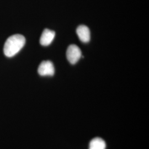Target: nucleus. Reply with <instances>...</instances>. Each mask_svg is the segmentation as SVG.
<instances>
[{"instance_id": "nucleus-1", "label": "nucleus", "mask_w": 149, "mask_h": 149, "mask_svg": "<svg viewBox=\"0 0 149 149\" xmlns=\"http://www.w3.org/2000/svg\"><path fill=\"white\" fill-rule=\"evenodd\" d=\"M26 43V39L21 34H15L8 38L4 45L3 52L6 56L11 58L18 53Z\"/></svg>"}, {"instance_id": "nucleus-2", "label": "nucleus", "mask_w": 149, "mask_h": 149, "mask_svg": "<svg viewBox=\"0 0 149 149\" xmlns=\"http://www.w3.org/2000/svg\"><path fill=\"white\" fill-rule=\"evenodd\" d=\"M66 57L71 64H76L81 57V51L76 45H70L66 51Z\"/></svg>"}, {"instance_id": "nucleus-3", "label": "nucleus", "mask_w": 149, "mask_h": 149, "mask_svg": "<svg viewBox=\"0 0 149 149\" xmlns=\"http://www.w3.org/2000/svg\"><path fill=\"white\" fill-rule=\"evenodd\" d=\"M38 74L40 76H53L55 69L53 64L50 61H43L39 65L38 69Z\"/></svg>"}, {"instance_id": "nucleus-4", "label": "nucleus", "mask_w": 149, "mask_h": 149, "mask_svg": "<svg viewBox=\"0 0 149 149\" xmlns=\"http://www.w3.org/2000/svg\"><path fill=\"white\" fill-rule=\"evenodd\" d=\"M55 33L49 29L44 30L40 39V43L43 46H48L53 41Z\"/></svg>"}, {"instance_id": "nucleus-5", "label": "nucleus", "mask_w": 149, "mask_h": 149, "mask_svg": "<svg viewBox=\"0 0 149 149\" xmlns=\"http://www.w3.org/2000/svg\"><path fill=\"white\" fill-rule=\"evenodd\" d=\"M76 33L80 40L84 43H87L90 40V31L85 25H81L77 28Z\"/></svg>"}, {"instance_id": "nucleus-6", "label": "nucleus", "mask_w": 149, "mask_h": 149, "mask_svg": "<svg viewBox=\"0 0 149 149\" xmlns=\"http://www.w3.org/2000/svg\"><path fill=\"white\" fill-rule=\"evenodd\" d=\"M106 143L102 139L96 138L91 141L89 149H106Z\"/></svg>"}]
</instances>
